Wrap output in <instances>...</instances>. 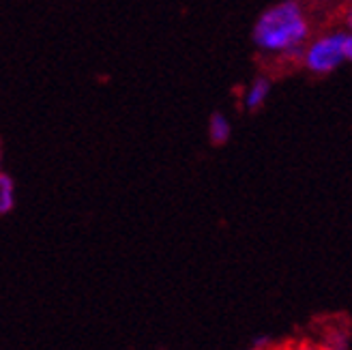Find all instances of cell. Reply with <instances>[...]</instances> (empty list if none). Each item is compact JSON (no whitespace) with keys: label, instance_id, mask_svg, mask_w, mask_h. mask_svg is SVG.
Returning <instances> with one entry per match:
<instances>
[{"label":"cell","instance_id":"cell-4","mask_svg":"<svg viewBox=\"0 0 352 350\" xmlns=\"http://www.w3.org/2000/svg\"><path fill=\"white\" fill-rule=\"evenodd\" d=\"M15 206V185L9 174L0 172V215H7Z\"/></svg>","mask_w":352,"mask_h":350},{"label":"cell","instance_id":"cell-6","mask_svg":"<svg viewBox=\"0 0 352 350\" xmlns=\"http://www.w3.org/2000/svg\"><path fill=\"white\" fill-rule=\"evenodd\" d=\"M344 58L352 61V32L346 34V39H344Z\"/></svg>","mask_w":352,"mask_h":350},{"label":"cell","instance_id":"cell-5","mask_svg":"<svg viewBox=\"0 0 352 350\" xmlns=\"http://www.w3.org/2000/svg\"><path fill=\"white\" fill-rule=\"evenodd\" d=\"M208 135L213 144H226L228 138H230V122L223 114H213L210 116V125H208Z\"/></svg>","mask_w":352,"mask_h":350},{"label":"cell","instance_id":"cell-3","mask_svg":"<svg viewBox=\"0 0 352 350\" xmlns=\"http://www.w3.org/2000/svg\"><path fill=\"white\" fill-rule=\"evenodd\" d=\"M269 89H271V82L267 78H258L252 86H250V91L248 95H245V106H248L250 110H256L260 108L264 99L269 97Z\"/></svg>","mask_w":352,"mask_h":350},{"label":"cell","instance_id":"cell-1","mask_svg":"<svg viewBox=\"0 0 352 350\" xmlns=\"http://www.w3.org/2000/svg\"><path fill=\"white\" fill-rule=\"evenodd\" d=\"M311 32V22L305 15V7L296 0L279 3L264 11L254 28V41L269 52H290L303 54Z\"/></svg>","mask_w":352,"mask_h":350},{"label":"cell","instance_id":"cell-2","mask_svg":"<svg viewBox=\"0 0 352 350\" xmlns=\"http://www.w3.org/2000/svg\"><path fill=\"white\" fill-rule=\"evenodd\" d=\"M344 39L346 32L336 30L318 37L303 50V65L314 74H329L344 61Z\"/></svg>","mask_w":352,"mask_h":350}]
</instances>
